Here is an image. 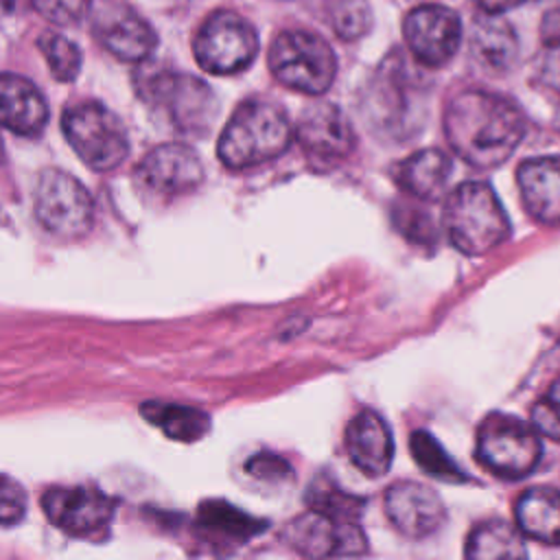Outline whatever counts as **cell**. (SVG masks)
I'll use <instances>...</instances> for the list:
<instances>
[{"label":"cell","mask_w":560,"mask_h":560,"mask_svg":"<svg viewBox=\"0 0 560 560\" xmlns=\"http://www.w3.org/2000/svg\"><path fill=\"white\" fill-rule=\"evenodd\" d=\"M142 416L147 422L158 427L164 435L179 442H195L210 429V418L188 405H173V402H158L151 400L142 405Z\"/></svg>","instance_id":"obj_23"},{"label":"cell","mask_w":560,"mask_h":560,"mask_svg":"<svg viewBox=\"0 0 560 560\" xmlns=\"http://www.w3.org/2000/svg\"><path fill=\"white\" fill-rule=\"evenodd\" d=\"M42 508L48 521L70 536H90L103 529L114 514V501L85 486L50 488L42 497Z\"/></svg>","instance_id":"obj_13"},{"label":"cell","mask_w":560,"mask_h":560,"mask_svg":"<svg viewBox=\"0 0 560 560\" xmlns=\"http://www.w3.org/2000/svg\"><path fill=\"white\" fill-rule=\"evenodd\" d=\"M48 122V105L44 94L26 77L0 72V127L37 136Z\"/></svg>","instance_id":"obj_19"},{"label":"cell","mask_w":560,"mask_h":560,"mask_svg":"<svg viewBox=\"0 0 560 560\" xmlns=\"http://www.w3.org/2000/svg\"><path fill=\"white\" fill-rule=\"evenodd\" d=\"M540 77L553 90H560V44L558 46H549V50L545 52L542 63H540Z\"/></svg>","instance_id":"obj_34"},{"label":"cell","mask_w":560,"mask_h":560,"mask_svg":"<svg viewBox=\"0 0 560 560\" xmlns=\"http://www.w3.org/2000/svg\"><path fill=\"white\" fill-rule=\"evenodd\" d=\"M322 9L326 22L346 42L359 39L372 28L368 0H322Z\"/></svg>","instance_id":"obj_25"},{"label":"cell","mask_w":560,"mask_h":560,"mask_svg":"<svg viewBox=\"0 0 560 560\" xmlns=\"http://www.w3.org/2000/svg\"><path fill=\"white\" fill-rule=\"evenodd\" d=\"M486 13L490 15H497V13H503V11H510V9H516L518 4H525L527 0H475Z\"/></svg>","instance_id":"obj_36"},{"label":"cell","mask_w":560,"mask_h":560,"mask_svg":"<svg viewBox=\"0 0 560 560\" xmlns=\"http://www.w3.org/2000/svg\"><path fill=\"white\" fill-rule=\"evenodd\" d=\"M269 70L289 90L319 96L337 74V59L317 33L291 28L276 35L269 48Z\"/></svg>","instance_id":"obj_4"},{"label":"cell","mask_w":560,"mask_h":560,"mask_svg":"<svg viewBox=\"0 0 560 560\" xmlns=\"http://www.w3.org/2000/svg\"><path fill=\"white\" fill-rule=\"evenodd\" d=\"M92 28L105 50L120 61H144L158 46L151 24L120 0H105L92 9Z\"/></svg>","instance_id":"obj_12"},{"label":"cell","mask_w":560,"mask_h":560,"mask_svg":"<svg viewBox=\"0 0 560 560\" xmlns=\"http://www.w3.org/2000/svg\"><path fill=\"white\" fill-rule=\"evenodd\" d=\"M451 175V158L442 149H420L394 168L396 184L422 201H435L444 195Z\"/></svg>","instance_id":"obj_21"},{"label":"cell","mask_w":560,"mask_h":560,"mask_svg":"<svg viewBox=\"0 0 560 560\" xmlns=\"http://www.w3.org/2000/svg\"><path fill=\"white\" fill-rule=\"evenodd\" d=\"M247 470L262 479H280L291 472L287 462H282L278 455H256L254 459H249Z\"/></svg>","instance_id":"obj_33"},{"label":"cell","mask_w":560,"mask_h":560,"mask_svg":"<svg viewBox=\"0 0 560 560\" xmlns=\"http://www.w3.org/2000/svg\"><path fill=\"white\" fill-rule=\"evenodd\" d=\"M37 48L44 55L52 77L57 81H72L81 70V50L74 42L55 31H44L37 39Z\"/></svg>","instance_id":"obj_26"},{"label":"cell","mask_w":560,"mask_h":560,"mask_svg":"<svg viewBox=\"0 0 560 560\" xmlns=\"http://www.w3.org/2000/svg\"><path fill=\"white\" fill-rule=\"evenodd\" d=\"M516 184L525 210L545 225H560V155H540L518 164Z\"/></svg>","instance_id":"obj_18"},{"label":"cell","mask_w":560,"mask_h":560,"mask_svg":"<svg viewBox=\"0 0 560 560\" xmlns=\"http://www.w3.org/2000/svg\"><path fill=\"white\" fill-rule=\"evenodd\" d=\"M462 20L444 4H418L402 22V35L413 59L429 68L448 63L462 44Z\"/></svg>","instance_id":"obj_11"},{"label":"cell","mask_w":560,"mask_h":560,"mask_svg":"<svg viewBox=\"0 0 560 560\" xmlns=\"http://www.w3.org/2000/svg\"><path fill=\"white\" fill-rule=\"evenodd\" d=\"M293 136L308 158L322 162H339L354 147L352 127L332 103L308 105L300 114Z\"/></svg>","instance_id":"obj_16"},{"label":"cell","mask_w":560,"mask_h":560,"mask_svg":"<svg viewBox=\"0 0 560 560\" xmlns=\"http://www.w3.org/2000/svg\"><path fill=\"white\" fill-rule=\"evenodd\" d=\"M197 63L210 74H236L258 52L256 28L234 11H214L206 18L192 39Z\"/></svg>","instance_id":"obj_8"},{"label":"cell","mask_w":560,"mask_h":560,"mask_svg":"<svg viewBox=\"0 0 560 560\" xmlns=\"http://www.w3.org/2000/svg\"><path fill=\"white\" fill-rule=\"evenodd\" d=\"M545 398H547V402L551 405V409L556 411V416L560 418V376L551 383V387H549V392L545 394Z\"/></svg>","instance_id":"obj_37"},{"label":"cell","mask_w":560,"mask_h":560,"mask_svg":"<svg viewBox=\"0 0 560 560\" xmlns=\"http://www.w3.org/2000/svg\"><path fill=\"white\" fill-rule=\"evenodd\" d=\"M293 140V127L287 112L269 101L241 103L225 122L217 155L223 166L245 171L282 155Z\"/></svg>","instance_id":"obj_2"},{"label":"cell","mask_w":560,"mask_h":560,"mask_svg":"<svg viewBox=\"0 0 560 560\" xmlns=\"http://www.w3.org/2000/svg\"><path fill=\"white\" fill-rule=\"evenodd\" d=\"M468 558H525L527 549L523 534L505 521H486L479 523L466 540Z\"/></svg>","instance_id":"obj_24"},{"label":"cell","mask_w":560,"mask_h":560,"mask_svg":"<svg viewBox=\"0 0 560 560\" xmlns=\"http://www.w3.org/2000/svg\"><path fill=\"white\" fill-rule=\"evenodd\" d=\"M416 462L420 468H424L429 475L442 479V481H464V470L442 451V446L435 442V438L427 431H416L409 442Z\"/></svg>","instance_id":"obj_27"},{"label":"cell","mask_w":560,"mask_h":560,"mask_svg":"<svg viewBox=\"0 0 560 560\" xmlns=\"http://www.w3.org/2000/svg\"><path fill=\"white\" fill-rule=\"evenodd\" d=\"M26 512V494L18 481L0 475V523L13 525Z\"/></svg>","instance_id":"obj_31"},{"label":"cell","mask_w":560,"mask_h":560,"mask_svg":"<svg viewBox=\"0 0 560 560\" xmlns=\"http://www.w3.org/2000/svg\"><path fill=\"white\" fill-rule=\"evenodd\" d=\"M284 536L287 542L306 558L359 556L368 549L365 534L357 518L332 516L315 508H308L295 516L289 523Z\"/></svg>","instance_id":"obj_10"},{"label":"cell","mask_w":560,"mask_h":560,"mask_svg":"<svg viewBox=\"0 0 560 560\" xmlns=\"http://www.w3.org/2000/svg\"><path fill=\"white\" fill-rule=\"evenodd\" d=\"M346 451L363 475H385L394 457V440L387 422L372 409L357 411L346 427Z\"/></svg>","instance_id":"obj_17"},{"label":"cell","mask_w":560,"mask_h":560,"mask_svg":"<svg viewBox=\"0 0 560 560\" xmlns=\"http://www.w3.org/2000/svg\"><path fill=\"white\" fill-rule=\"evenodd\" d=\"M201 514H203V521L208 527L221 529V532H225L230 536H238V538L252 536L262 527V523L254 521L252 516H247L225 503H208V505H203Z\"/></svg>","instance_id":"obj_29"},{"label":"cell","mask_w":560,"mask_h":560,"mask_svg":"<svg viewBox=\"0 0 560 560\" xmlns=\"http://www.w3.org/2000/svg\"><path fill=\"white\" fill-rule=\"evenodd\" d=\"M306 501L311 508L322 510L332 516H343V518H357L361 512V499L350 497L348 492H341L335 483H330L326 477H319L308 494Z\"/></svg>","instance_id":"obj_28"},{"label":"cell","mask_w":560,"mask_h":560,"mask_svg":"<svg viewBox=\"0 0 560 560\" xmlns=\"http://www.w3.org/2000/svg\"><path fill=\"white\" fill-rule=\"evenodd\" d=\"M542 42L545 46H558L560 44V11H549L542 20Z\"/></svg>","instance_id":"obj_35"},{"label":"cell","mask_w":560,"mask_h":560,"mask_svg":"<svg viewBox=\"0 0 560 560\" xmlns=\"http://www.w3.org/2000/svg\"><path fill=\"white\" fill-rule=\"evenodd\" d=\"M444 133L455 155L475 168H497L521 144L525 116L503 94L464 90L444 109Z\"/></svg>","instance_id":"obj_1"},{"label":"cell","mask_w":560,"mask_h":560,"mask_svg":"<svg viewBox=\"0 0 560 560\" xmlns=\"http://www.w3.org/2000/svg\"><path fill=\"white\" fill-rule=\"evenodd\" d=\"M529 418H532L529 424L534 427V431H536L538 435L560 442V418L556 416V411L551 409V405L547 402L545 396L534 402Z\"/></svg>","instance_id":"obj_32"},{"label":"cell","mask_w":560,"mask_h":560,"mask_svg":"<svg viewBox=\"0 0 560 560\" xmlns=\"http://www.w3.org/2000/svg\"><path fill=\"white\" fill-rule=\"evenodd\" d=\"M470 52L483 70L503 74L512 68L516 59L518 42L512 26L505 20L483 18L475 20L470 33Z\"/></svg>","instance_id":"obj_22"},{"label":"cell","mask_w":560,"mask_h":560,"mask_svg":"<svg viewBox=\"0 0 560 560\" xmlns=\"http://www.w3.org/2000/svg\"><path fill=\"white\" fill-rule=\"evenodd\" d=\"M444 228L451 243L468 254L481 256L510 236V219L486 182H464L446 199Z\"/></svg>","instance_id":"obj_3"},{"label":"cell","mask_w":560,"mask_h":560,"mask_svg":"<svg viewBox=\"0 0 560 560\" xmlns=\"http://www.w3.org/2000/svg\"><path fill=\"white\" fill-rule=\"evenodd\" d=\"M61 131L74 153L94 171H112L129 153L125 125L101 103L68 107L61 116Z\"/></svg>","instance_id":"obj_5"},{"label":"cell","mask_w":560,"mask_h":560,"mask_svg":"<svg viewBox=\"0 0 560 560\" xmlns=\"http://www.w3.org/2000/svg\"><path fill=\"white\" fill-rule=\"evenodd\" d=\"M35 219L61 238L85 234L94 219V199L88 188L61 168H44L33 195Z\"/></svg>","instance_id":"obj_7"},{"label":"cell","mask_w":560,"mask_h":560,"mask_svg":"<svg viewBox=\"0 0 560 560\" xmlns=\"http://www.w3.org/2000/svg\"><path fill=\"white\" fill-rule=\"evenodd\" d=\"M0 162H2V138H0Z\"/></svg>","instance_id":"obj_38"},{"label":"cell","mask_w":560,"mask_h":560,"mask_svg":"<svg viewBox=\"0 0 560 560\" xmlns=\"http://www.w3.org/2000/svg\"><path fill=\"white\" fill-rule=\"evenodd\" d=\"M31 2L44 20L57 26L74 24L88 11V0H31Z\"/></svg>","instance_id":"obj_30"},{"label":"cell","mask_w":560,"mask_h":560,"mask_svg":"<svg viewBox=\"0 0 560 560\" xmlns=\"http://www.w3.org/2000/svg\"><path fill=\"white\" fill-rule=\"evenodd\" d=\"M385 516L409 538H424L438 532L446 518L442 497L420 481H396L385 492Z\"/></svg>","instance_id":"obj_15"},{"label":"cell","mask_w":560,"mask_h":560,"mask_svg":"<svg viewBox=\"0 0 560 560\" xmlns=\"http://www.w3.org/2000/svg\"><path fill=\"white\" fill-rule=\"evenodd\" d=\"M540 453L534 427L510 413H490L477 429L479 462L503 479L527 477L538 466Z\"/></svg>","instance_id":"obj_6"},{"label":"cell","mask_w":560,"mask_h":560,"mask_svg":"<svg viewBox=\"0 0 560 560\" xmlns=\"http://www.w3.org/2000/svg\"><path fill=\"white\" fill-rule=\"evenodd\" d=\"M142 94L160 107L179 131L190 136L206 133L217 116L212 90L192 74L160 72L144 83Z\"/></svg>","instance_id":"obj_9"},{"label":"cell","mask_w":560,"mask_h":560,"mask_svg":"<svg viewBox=\"0 0 560 560\" xmlns=\"http://www.w3.org/2000/svg\"><path fill=\"white\" fill-rule=\"evenodd\" d=\"M138 182L160 195H184L203 182L199 155L182 142H166L151 149L136 166Z\"/></svg>","instance_id":"obj_14"},{"label":"cell","mask_w":560,"mask_h":560,"mask_svg":"<svg viewBox=\"0 0 560 560\" xmlns=\"http://www.w3.org/2000/svg\"><path fill=\"white\" fill-rule=\"evenodd\" d=\"M516 529L542 545H560V490L534 486L514 503Z\"/></svg>","instance_id":"obj_20"}]
</instances>
